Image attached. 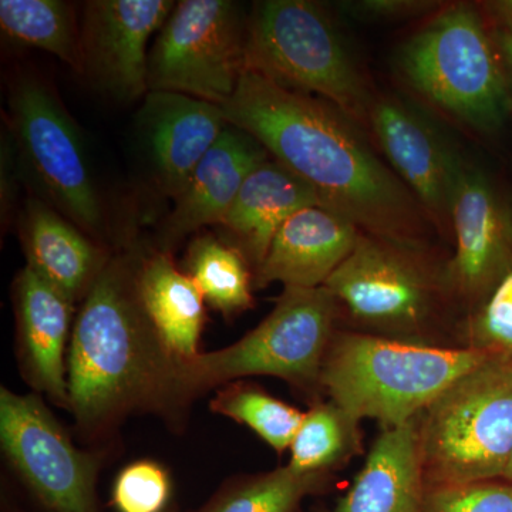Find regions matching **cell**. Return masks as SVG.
I'll use <instances>...</instances> for the list:
<instances>
[{"label": "cell", "instance_id": "1", "mask_svg": "<svg viewBox=\"0 0 512 512\" xmlns=\"http://www.w3.org/2000/svg\"><path fill=\"white\" fill-rule=\"evenodd\" d=\"M222 110L228 124L311 185L325 207L367 235L423 251V208L376 156L360 127L328 101L244 72Z\"/></svg>", "mask_w": 512, "mask_h": 512}, {"label": "cell", "instance_id": "2", "mask_svg": "<svg viewBox=\"0 0 512 512\" xmlns=\"http://www.w3.org/2000/svg\"><path fill=\"white\" fill-rule=\"evenodd\" d=\"M137 259L110 258L77 315L67 359L69 407L87 429L178 396L168 355L138 298Z\"/></svg>", "mask_w": 512, "mask_h": 512}, {"label": "cell", "instance_id": "3", "mask_svg": "<svg viewBox=\"0 0 512 512\" xmlns=\"http://www.w3.org/2000/svg\"><path fill=\"white\" fill-rule=\"evenodd\" d=\"M476 349L406 342L338 330L320 375V389L356 420L382 429L417 417L447 386L488 359Z\"/></svg>", "mask_w": 512, "mask_h": 512}, {"label": "cell", "instance_id": "4", "mask_svg": "<svg viewBox=\"0 0 512 512\" xmlns=\"http://www.w3.org/2000/svg\"><path fill=\"white\" fill-rule=\"evenodd\" d=\"M244 72L319 97L370 127L375 97L326 10L311 0H264L247 18Z\"/></svg>", "mask_w": 512, "mask_h": 512}, {"label": "cell", "instance_id": "5", "mask_svg": "<svg viewBox=\"0 0 512 512\" xmlns=\"http://www.w3.org/2000/svg\"><path fill=\"white\" fill-rule=\"evenodd\" d=\"M426 485L503 480L512 456V363L488 357L417 417Z\"/></svg>", "mask_w": 512, "mask_h": 512}, {"label": "cell", "instance_id": "6", "mask_svg": "<svg viewBox=\"0 0 512 512\" xmlns=\"http://www.w3.org/2000/svg\"><path fill=\"white\" fill-rule=\"evenodd\" d=\"M399 67L421 96L478 130H497L512 109L503 59L473 6L431 19L404 43Z\"/></svg>", "mask_w": 512, "mask_h": 512}, {"label": "cell", "instance_id": "7", "mask_svg": "<svg viewBox=\"0 0 512 512\" xmlns=\"http://www.w3.org/2000/svg\"><path fill=\"white\" fill-rule=\"evenodd\" d=\"M339 318V303L325 286L285 289L274 311L237 343L177 362L178 396L249 376L278 377L305 392L320 389Z\"/></svg>", "mask_w": 512, "mask_h": 512}, {"label": "cell", "instance_id": "8", "mask_svg": "<svg viewBox=\"0 0 512 512\" xmlns=\"http://www.w3.org/2000/svg\"><path fill=\"white\" fill-rule=\"evenodd\" d=\"M355 332L446 346L437 339L444 272L421 251L360 232L353 251L325 284Z\"/></svg>", "mask_w": 512, "mask_h": 512}, {"label": "cell", "instance_id": "9", "mask_svg": "<svg viewBox=\"0 0 512 512\" xmlns=\"http://www.w3.org/2000/svg\"><path fill=\"white\" fill-rule=\"evenodd\" d=\"M8 107L6 126L36 197L90 237H100L106 227L103 200L82 134L55 89L33 70H16L9 77Z\"/></svg>", "mask_w": 512, "mask_h": 512}, {"label": "cell", "instance_id": "10", "mask_svg": "<svg viewBox=\"0 0 512 512\" xmlns=\"http://www.w3.org/2000/svg\"><path fill=\"white\" fill-rule=\"evenodd\" d=\"M247 18L231 0H181L148 56V90L225 106L244 73Z\"/></svg>", "mask_w": 512, "mask_h": 512}, {"label": "cell", "instance_id": "11", "mask_svg": "<svg viewBox=\"0 0 512 512\" xmlns=\"http://www.w3.org/2000/svg\"><path fill=\"white\" fill-rule=\"evenodd\" d=\"M3 451L53 512H97L96 458L73 446L55 417L32 394L0 392Z\"/></svg>", "mask_w": 512, "mask_h": 512}, {"label": "cell", "instance_id": "12", "mask_svg": "<svg viewBox=\"0 0 512 512\" xmlns=\"http://www.w3.org/2000/svg\"><path fill=\"white\" fill-rule=\"evenodd\" d=\"M171 0H89L80 18L82 76L133 103L148 90V43L173 12Z\"/></svg>", "mask_w": 512, "mask_h": 512}, {"label": "cell", "instance_id": "13", "mask_svg": "<svg viewBox=\"0 0 512 512\" xmlns=\"http://www.w3.org/2000/svg\"><path fill=\"white\" fill-rule=\"evenodd\" d=\"M456 251L443 269L451 298L484 301L512 269V210L481 171L461 165L451 201Z\"/></svg>", "mask_w": 512, "mask_h": 512}, {"label": "cell", "instance_id": "14", "mask_svg": "<svg viewBox=\"0 0 512 512\" xmlns=\"http://www.w3.org/2000/svg\"><path fill=\"white\" fill-rule=\"evenodd\" d=\"M384 156L420 207L440 227L451 222L460 160L419 114L396 99H376L370 113Z\"/></svg>", "mask_w": 512, "mask_h": 512}, {"label": "cell", "instance_id": "15", "mask_svg": "<svg viewBox=\"0 0 512 512\" xmlns=\"http://www.w3.org/2000/svg\"><path fill=\"white\" fill-rule=\"evenodd\" d=\"M137 123L154 180L174 200L228 124L217 104L171 92H148Z\"/></svg>", "mask_w": 512, "mask_h": 512}, {"label": "cell", "instance_id": "16", "mask_svg": "<svg viewBox=\"0 0 512 512\" xmlns=\"http://www.w3.org/2000/svg\"><path fill=\"white\" fill-rule=\"evenodd\" d=\"M360 232L348 218L323 205L295 212L276 232L255 269V288L276 282L285 289L325 286L355 248Z\"/></svg>", "mask_w": 512, "mask_h": 512}, {"label": "cell", "instance_id": "17", "mask_svg": "<svg viewBox=\"0 0 512 512\" xmlns=\"http://www.w3.org/2000/svg\"><path fill=\"white\" fill-rule=\"evenodd\" d=\"M268 158V151L254 137L227 124L175 198L161 232L163 251L198 229L220 224L245 178Z\"/></svg>", "mask_w": 512, "mask_h": 512}, {"label": "cell", "instance_id": "18", "mask_svg": "<svg viewBox=\"0 0 512 512\" xmlns=\"http://www.w3.org/2000/svg\"><path fill=\"white\" fill-rule=\"evenodd\" d=\"M19 224L28 266L73 303L86 298L107 252L36 195L25 201Z\"/></svg>", "mask_w": 512, "mask_h": 512}, {"label": "cell", "instance_id": "19", "mask_svg": "<svg viewBox=\"0 0 512 512\" xmlns=\"http://www.w3.org/2000/svg\"><path fill=\"white\" fill-rule=\"evenodd\" d=\"M313 205L323 202L311 185L268 158L245 178L218 227L227 234L228 244L238 248L255 271L279 228L295 212Z\"/></svg>", "mask_w": 512, "mask_h": 512}, {"label": "cell", "instance_id": "20", "mask_svg": "<svg viewBox=\"0 0 512 512\" xmlns=\"http://www.w3.org/2000/svg\"><path fill=\"white\" fill-rule=\"evenodd\" d=\"M19 346L30 382L60 406L69 407V383L64 360L73 302L30 266L15 282Z\"/></svg>", "mask_w": 512, "mask_h": 512}, {"label": "cell", "instance_id": "21", "mask_svg": "<svg viewBox=\"0 0 512 512\" xmlns=\"http://www.w3.org/2000/svg\"><path fill=\"white\" fill-rule=\"evenodd\" d=\"M426 487L414 419L380 431L349 490L330 512H424Z\"/></svg>", "mask_w": 512, "mask_h": 512}, {"label": "cell", "instance_id": "22", "mask_svg": "<svg viewBox=\"0 0 512 512\" xmlns=\"http://www.w3.org/2000/svg\"><path fill=\"white\" fill-rule=\"evenodd\" d=\"M136 284L144 312L168 355L178 363L200 355L205 299L190 276L174 265L170 252L138 259Z\"/></svg>", "mask_w": 512, "mask_h": 512}, {"label": "cell", "instance_id": "23", "mask_svg": "<svg viewBox=\"0 0 512 512\" xmlns=\"http://www.w3.org/2000/svg\"><path fill=\"white\" fill-rule=\"evenodd\" d=\"M0 29L15 45L36 47L82 74L80 19L63 0H2Z\"/></svg>", "mask_w": 512, "mask_h": 512}, {"label": "cell", "instance_id": "24", "mask_svg": "<svg viewBox=\"0 0 512 512\" xmlns=\"http://www.w3.org/2000/svg\"><path fill=\"white\" fill-rule=\"evenodd\" d=\"M184 272L198 286L205 303L225 316L254 306L251 265L238 248L220 237L205 234L192 239Z\"/></svg>", "mask_w": 512, "mask_h": 512}, {"label": "cell", "instance_id": "25", "mask_svg": "<svg viewBox=\"0 0 512 512\" xmlns=\"http://www.w3.org/2000/svg\"><path fill=\"white\" fill-rule=\"evenodd\" d=\"M362 421L333 402L315 404L303 416L288 466L302 474H329L363 451Z\"/></svg>", "mask_w": 512, "mask_h": 512}, {"label": "cell", "instance_id": "26", "mask_svg": "<svg viewBox=\"0 0 512 512\" xmlns=\"http://www.w3.org/2000/svg\"><path fill=\"white\" fill-rule=\"evenodd\" d=\"M211 407L215 413L245 424L279 454L291 448L305 416L291 404L244 383L225 387Z\"/></svg>", "mask_w": 512, "mask_h": 512}, {"label": "cell", "instance_id": "27", "mask_svg": "<svg viewBox=\"0 0 512 512\" xmlns=\"http://www.w3.org/2000/svg\"><path fill=\"white\" fill-rule=\"evenodd\" d=\"M326 474L285 466L231 488L202 512H295L303 498L325 484Z\"/></svg>", "mask_w": 512, "mask_h": 512}, {"label": "cell", "instance_id": "28", "mask_svg": "<svg viewBox=\"0 0 512 512\" xmlns=\"http://www.w3.org/2000/svg\"><path fill=\"white\" fill-rule=\"evenodd\" d=\"M463 346L512 363V269L467 319Z\"/></svg>", "mask_w": 512, "mask_h": 512}, {"label": "cell", "instance_id": "29", "mask_svg": "<svg viewBox=\"0 0 512 512\" xmlns=\"http://www.w3.org/2000/svg\"><path fill=\"white\" fill-rule=\"evenodd\" d=\"M424 512H512V483L427 485Z\"/></svg>", "mask_w": 512, "mask_h": 512}, {"label": "cell", "instance_id": "30", "mask_svg": "<svg viewBox=\"0 0 512 512\" xmlns=\"http://www.w3.org/2000/svg\"><path fill=\"white\" fill-rule=\"evenodd\" d=\"M170 480L153 461H137L124 468L113 488L119 512H161L170 498Z\"/></svg>", "mask_w": 512, "mask_h": 512}, {"label": "cell", "instance_id": "31", "mask_svg": "<svg viewBox=\"0 0 512 512\" xmlns=\"http://www.w3.org/2000/svg\"><path fill=\"white\" fill-rule=\"evenodd\" d=\"M343 9L350 10L359 18L375 20H396L416 18L431 10L439 9V2L427 0H360L342 3Z\"/></svg>", "mask_w": 512, "mask_h": 512}, {"label": "cell", "instance_id": "32", "mask_svg": "<svg viewBox=\"0 0 512 512\" xmlns=\"http://www.w3.org/2000/svg\"><path fill=\"white\" fill-rule=\"evenodd\" d=\"M0 147V214L3 227H8L12 224L13 208L18 195L19 173L22 171L15 140L8 126L3 130Z\"/></svg>", "mask_w": 512, "mask_h": 512}, {"label": "cell", "instance_id": "33", "mask_svg": "<svg viewBox=\"0 0 512 512\" xmlns=\"http://www.w3.org/2000/svg\"><path fill=\"white\" fill-rule=\"evenodd\" d=\"M491 18L497 22L498 28L512 33V0H494L484 3Z\"/></svg>", "mask_w": 512, "mask_h": 512}, {"label": "cell", "instance_id": "34", "mask_svg": "<svg viewBox=\"0 0 512 512\" xmlns=\"http://www.w3.org/2000/svg\"><path fill=\"white\" fill-rule=\"evenodd\" d=\"M493 39L497 45L498 53L503 59L504 66L512 74V33L507 30L497 29L494 32Z\"/></svg>", "mask_w": 512, "mask_h": 512}, {"label": "cell", "instance_id": "35", "mask_svg": "<svg viewBox=\"0 0 512 512\" xmlns=\"http://www.w3.org/2000/svg\"><path fill=\"white\" fill-rule=\"evenodd\" d=\"M503 480L510 481V483H512V456L510 458V463H508L507 470H505Z\"/></svg>", "mask_w": 512, "mask_h": 512}]
</instances>
